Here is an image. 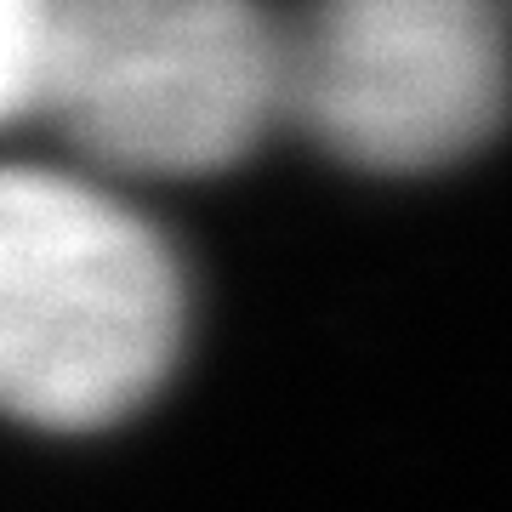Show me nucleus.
Returning <instances> with one entry per match:
<instances>
[{
  "label": "nucleus",
  "mask_w": 512,
  "mask_h": 512,
  "mask_svg": "<svg viewBox=\"0 0 512 512\" xmlns=\"http://www.w3.org/2000/svg\"><path fill=\"white\" fill-rule=\"evenodd\" d=\"M188 330L177 251L109 183L0 165V416L92 433L143 410Z\"/></svg>",
  "instance_id": "f257e3e1"
},
{
  "label": "nucleus",
  "mask_w": 512,
  "mask_h": 512,
  "mask_svg": "<svg viewBox=\"0 0 512 512\" xmlns=\"http://www.w3.org/2000/svg\"><path fill=\"white\" fill-rule=\"evenodd\" d=\"M40 114L103 177H211L285 120L262 0H57Z\"/></svg>",
  "instance_id": "f03ea898"
},
{
  "label": "nucleus",
  "mask_w": 512,
  "mask_h": 512,
  "mask_svg": "<svg viewBox=\"0 0 512 512\" xmlns=\"http://www.w3.org/2000/svg\"><path fill=\"white\" fill-rule=\"evenodd\" d=\"M507 109L501 0H313L285 23V120L342 165L439 171L490 143Z\"/></svg>",
  "instance_id": "7ed1b4c3"
},
{
  "label": "nucleus",
  "mask_w": 512,
  "mask_h": 512,
  "mask_svg": "<svg viewBox=\"0 0 512 512\" xmlns=\"http://www.w3.org/2000/svg\"><path fill=\"white\" fill-rule=\"evenodd\" d=\"M57 0H0V126L40 114Z\"/></svg>",
  "instance_id": "20e7f679"
}]
</instances>
